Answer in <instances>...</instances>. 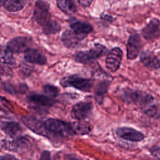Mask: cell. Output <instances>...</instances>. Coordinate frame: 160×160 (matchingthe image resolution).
<instances>
[{
  "label": "cell",
  "instance_id": "8fae6325",
  "mask_svg": "<svg viewBox=\"0 0 160 160\" xmlns=\"http://www.w3.org/2000/svg\"><path fill=\"white\" fill-rule=\"evenodd\" d=\"M92 104L91 102H80L76 104L72 108L71 115L77 120H84L92 112Z\"/></svg>",
  "mask_w": 160,
  "mask_h": 160
},
{
  "label": "cell",
  "instance_id": "603a6c76",
  "mask_svg": "<svg viewBox=\"0 0 160 160\" xmlns=\"http://www.w3.org/2000/svg\"><path fill=\"white\" fill-rule=\"evenodd\" d=\"M109 87V83L106 81H102L98 83L94 89V96L98 103H101L104 94L107 92Z\"/></svg>",
  "mask_w": 160,
  "mask_h": 160
},
{
  "label": "cell",
  "instance_id": "4fadbf2b",
  "mask_svg": "<svg viewBox=\"0 0 160 160\" xmlns=\"http://www.w3.org/2000/svg\"><path fill=\"white\" fill-rule=\"evenodd\" d=\"M86 36L78 34L73 30H66L61 36V41L68 48H75Z\"/></svg>",
  "mask_w": 160,
  "mask_h": 160
},
{
  "label": "cell",
  "instance_id": "d6986e66",
  "mask_svg": "<svg viewBox=\"0 0 160 160\" xmlns=\"http://www.w3.org/2000/svg\"><path fill=\"white\" fill-rule=\"evenodd\" d=\"M70 27L78 34L85 36H87L93 30L92 26L90 24L81 21L73 22L70 24Z\"/></svg>",
  "mask_w": 160,
  "mask_h": 160
},
{
  "label": "cell",
  "instance_id": "ba28073f",
  "mask_svg": "<svg viewBox=\"0 0 160 160\" xmlns=\"http://www.w3.org/2000/svg\"><path fill=\"white\" fill-rule=\"evenodd\" d=\"M32 39L28 37L18 36L11 39L6 44V48L13 53L25 52L30 48Z\"/></svg>",
  "mask_w": 160,
  "mask_h": 160
},
{
  "label": "cell",
  "instance_id": "9c48e42d",
  "mask_svg": "<svg viewBox=\"0 0 160 160\" xmlns=\"http://www.w3.org/2000/svg\"><path fill=\"white\" fill-rule=\"evenodd\" d=\"M122 51L119 48H112L108 54L106 59V67L111 72H114L119 68L122 58Z\"/></svg>",
  "mask_w": 160,
  "mask_h": 160
},
{
  "label": "cell",
  "instance_id": "7402d4cb",
  "mask_svg": "<svg viewBox=\"0 0 160 160\" xmlns=\"http://www.w3.org/2000/svg\"><path fill=\"white\" fill-rule=\"evenodd\" d=\"M141 109L149 117L156 119L160 118V108L157 104L153 103V101L141 107Z\"/></svg>",
  "mask_w": 160,
  "mask_h": 160
},
{
  "label": "cell",
  "instance_id": "7a4b0ae2",
  "mask_svg": "<svg viewBox=\"0 0 160 160\" xmlns=\"http://www.w3.org/2000/svg\"><path fill=\"white\" fill-rule=\"evenodd\" d=\"M46 128L52 134L61 137H67L72 135L73 131L71 123L62 120L49 118L44 122Z\"/></svg>",
  "mask_w": 160,
  "mask_h": 160
},
{
  "label": "cell",
  "instance_id": "cb8c5ba5",
  "mask_svg": "<svg viewBox=\"0 0 160 160\" xmlns=\"http://www.w3.org/2000/svg\"><path fill=\"white\" fill-rule=\"evenodd\" d=\"M73 133L78 135L88 134L91 131L90 125L86 122H74L71 123Z\"/></svg>",
  "mask_w": 160,
  "mask_h": 160
},
{
  "label": "cell",
  "instance_id": "83f0119b",
  "mask_svg": "<svg viewBox=\"0 0 160 160\" xmlns=\"http://www.w3.org/2000/svg\"><path fill=\"white\" fill-rule=\"evenodd\" d=\"M43 91L46 95L53 98L56 97L59 93V89L57 87L49 84L44 85L43 86Z\"/></svg>",
  "mask_w": 160,
  "mask_h": 160
},
{
  "label": "cell",
  "instance_id": "30bf717a",
  "mask_svg": "<svg viewBox=\"0 0 160 160\" xmlns=\"http://www.w3.org/2000/svg\"><path fill=\"white\" fill-rule=\"evenodd\" d=\"M141 48V40L139 35L136 32L132 33L127 42V58L129 60L136 59L139 54Z\"/></svg>",
  "mask_w": 160,
  "mask_h": 160
},
{
  "label": "cell",
  "instance_id": "4316f807",
  "mask_svg": "<svg viewBox=\"0 0 160 160\" xmlns=\"http://www.w3.org/2000/svg\"><path fill=\"white\" fill-rule=\"evenodd\" d=\"M1 60L4 64H13L15 63V59L13 56V52L8 49L6 48L2 49L1 52Z\"/></svg>",
  "mask_w": 160,
  "mask_h": 160
},
{
  "label": "cell",
  "instance_id": "44dd1931",
  "mask_svg": "<svg viewBox=\"0 0 160 160\" xmlns=\"http://www.w3.org/2000/svg\"><path fill=\"white\" fill-rule=\"evenodd\" d=\"M26 4V0H4V8L8 11L16 12L21 10Z\"/></svg>",
  "mask_w": 160,
  "mask_h": 160
},
{
  "label": "cell",
  "instance_id": "8992f818",
  "mask_svg": "<svg viewBox=\"0 0 160 160\" xmlns=\"http://www.w3.org/2000/svg\"><path fill=\"white\" fill-rule=\"evenodd\" d=\"M50 18L51 15L47 3L42 0L36 1L33 13L34 21L43 26L51 20Z\"/></svg>",
  "mask_w": 160,
  "mask_h": 160
},
{
  "label": "cell",
  "instance_id": "e0dca14e",
  "mask_svg": "<svg viewBox=\"0 0 160 160\" xmlns=\"http://www.w3.org/2000/svg\"><path fill=\"white\" fill-rule=\"evenodd\" d=\"M1 130L8 136L12 138H16L22 132L20 125L14 121H2L1 123Z\"/></svg>",
  "mask_w": 160,
  "mask_h": 160
},
{
  "label": "cell",
  "instance_id": "9a60e30c",
  "mask_svg": "<svg viewBox=\"0 0 160 160\" xmlns=\"http://www.w3.org/2000/svg\"><path fill=\"white\" fill-rule=\"evenodd\" d=\"M24 58L26 61L32 64L44 65L46 63V56L36 49L29 48L24 52Z\"/></svg>",
  "mask_w": 160,
  "mask_h": 160
},
{
  "label": "cell",
  "instance_id": "ffe728a7",
  "mask_svg": "<svg viewBox=\"0 0 160 160\" xmlns=\"http://www.w3.org/2000/svg\"><path fill=\"white\" fill-rule=\"evenodd\" d=\"M58 7L67 14H72L77 11L76 6L72 0H56Z\"/></svg>",
  "mask_w": 160,
  "mask_h": 160
},
{
  "label": "cell",
  "instance_id": "ac0fdd59",
  "mask_svg": "<svg viewBox=\"0 0 160 160\" xmlns=\"http://www.w3.org/2000/svg\"><path fill=\"white\" fill-rule=\"evenodd\" d=\"M28 99L30 102L34 104L43 107L52 106L55 102V100L53 98H51L48 95L32 94L28 96Z\"/></svg>",
  "mask_w": 160,
  "mask_h": 160
},
{
  "label": "cell",
  "instance_id": "7c38bea8",
  "mask_svg": "<svg viewBox=\"0 0 160 160\" xmlns=\"http://www.w3.org/2000/svg\"><path fill=\"white\" fill-rule=\"evenodd\" d=\"M116 133L121 138L129 141L138 142L144 139V135L141 132L129 127L118 128Z\"/></svg>",
  "mask_w": 160,
  "mask_h": 160
},
{
  "label": "cell",
  "instance_id": "4dcf8cb0",
  "mask_svg": "<svg viewBox=\"0 0 160 160\" xmlns=\"http://www.w3.org/2000/svg\"><path fill=\"white\" fill-rule=\"evenodd\" d=\"M40 159H50V153H49V152L46 151H44L42 153Z\"/></svg>",
  "mask_w": 160,
  "mask_h": 160
},
{
  "label": "cell",
  "instance_id": "3957f363",
  "mask_svg": "<svg viewBox=\"0 0 160 160\" xmlns=\"http://www.w3.org/2000/svg\"><path fill=\"white\" fill-rule=\"evenodd\" d=\"M121 97L124 102L129 104H139L141 107L154 101V98L151 95L138 90H126Z\"/></svg>",
  "mask_w": 160,
  "mask_h": 160
},
{
  "label": "cell",
  "instance_id": "5b68a950",
  "mask_svg": "<svg viewBox=\"0 0 160 160\" xmlns=\"http://www.w3.org/2000/svg\"><path fill=\"white\" fill-rule=\"evenodd\" d=\"M21 121L22 123L33 132L51 138L50 135L52 134L46 127L44 122L36 119L34 116H25L22 117Z\"/></svg>",
  "mask_w": 160,
  "mask_h": 160
},
{
  "label": "cell",
  "instance_id": "277c9868",
  "mask_svg": "<svg viewBox=\"0 0 160 160\" xmlns=\"http://www.w3.org/2000/svg\"><path fill=\"white\" fill-rule=\"evenodd\" d=\"M60 82L63 87H72L83 92H89L92 86V81L91 79L76 75L66 76Z\"/></svg>",
  "mask_w": 160,
  "mask_h": 160
},
{
  "label": "cell",
  "instance_id": "f546056e",
  "mask_svg": "<svg viewBox=\"0 0 160 160\" xmlns=\"http://www.w3.org/2000/svg\"><path fill=\"white\" fill-rule=\"evenodd\" d=\"M92 1V0H78L79 3L84 8L89 7L91 5Z\"/></svg>",
  "mask_w": 160,
  "mask_h": 160
},
{
  "label": "cell",
  "instance_id": "52a82bcc",
  "mask_svg": "<svg viewBox=\"0 0 160 160\" xmlns=\"http://www.w3.org/2000/svg\"><path fill=\"white\" fill-rule=\"evenodd\" d=\"M30 142L24 137H18L12 141L2 140L1 141V147L6 150L12 152H20L29 149Z\"/></svg>",
  "mask_w": 160,
  "mask_h": 160
},
{
  "label": "cell",
  "instance_id": "5bb4252c",
  "mask_svg": "<svg viewBox=\"0 0 160 160\" xmlns=\"http://www.w3.org/2000/svg\"><path fill=\"white\" fill-rule=\"evenodd\" d=\"M142 35L147 40L152 41L160 36V22L157 19H152L142 29Z\"/></svg>",
  "mask_w": 160,
  "mask_h": 160
},
{
  "label": "cell",
  "instance_id": "1f68e13d",
  "mask_svg": "<svg viewBox=\"0 0 160 160\" xmlns=\"http://www.w3.org/2000/svg\"><path fill=\"white\" fill-rule=\"evenodd\" d=\"M1 160H6V159H16V158L14 156H10V155H4L2 156L1 157Z\"/></svg>",
  "mask_w": 160,
  "mask_h": 160
},
{
  "label": "cell",
  "instance_id": "f1b7e54d",
  "mask_svg": "<svg viewBox=\"0 0 160 160\" xmlns=\"http://www.w3.org/2000/svg\"><path fill=\"white\" fill-rule=\"evenodd\" d=\"M150 152L152 156L160 159V147H153L150 149Z\"/></svg>",
  "mask_w": 160,
  "mask_h": 160
},
{
  "label": "cell",
  "instance_id": "6da1fadb",
  "mask_svg": "<svg viewBox=\"0 0 160 160\" xmlns=\"http://www.w3.org/2000/svg\"><path fill=\"white\" fill-rule=\"evenodd\" d=\"M106 48L102 44H96L88 51H79L73 55L74 60L81 64H90L94 62L106 52Z\"/></svg>",
  "mask_w": 160,
  "mask_h": 160
},
{
  "label": "cell",
  "instance_id": "d4e9b609",
  "mask_svg": "<svg viewBox=\"0 0 160 160\" xmlns=\"http://www.w3.org/2000/svg\"><path fill=\"white\" fill-rule=\"evenodd\" d=\"M61 30V26L54 21L50 20L43 26L42 32L45 34H54Z\"/></svg>",
  "mask_w": 160,
  "mask_h": 160
},
{
  "label": "cell",
  "instance_id": "484cf974",
  "mask_svg": "<svg viewBox=\"0 0 160 160\" xmlns=\"http://www.w3.org/2000/svg\"><path fill=\"white\" fill-rule=\"evenodd\" d=\"M2 87L6 92L11 94H15L18 93H21L25 92L26 90V86L24 84H20L19 86H14V84L9 83H3Z\"/></svg>",
  "mask_w": 160,
  "mask_h": 160
},
{
  "label": "cell",
  "instance_id": "2e32d148",
  "mask_svg": "<svg viewBox=\"0 0 160 160\" xmlns=\"http://www.w3.org/2000/svg\"><path fill=\"white\" fill-rule=\"evenodd\" d=\"M140 61L149 69H158L160 68V61L155 54L149 51H144L141 53Z\"/></svg>",
  "mask_w": 160,
  "mask_h": 160
}]
</instances>
